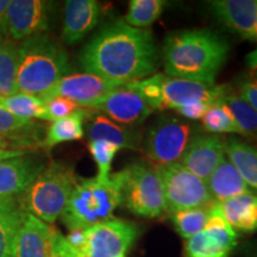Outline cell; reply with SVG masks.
Instances as JSON below:
<instances>
[{"label": "cell", "instance_id": "33", "mask_svg": "<svg viewBox=\"0 0 257 257\" xmlns=\"http://www.w3.org/2000/svg\"><path fill=\"white\" fill-rule=\"evenodd\" d=\"M34 125V120L17 117L0 106V135L2 136L8 137L11 135L29 133Z\"/></svg>", "mask_w": 257, "mask_h": 257}, {"label": "cell", "instance_id": "44", "mask_svg": "<svg viewBox=\"0 0 257 257\" xmlns=\"http://www.w3.org/2000/svg\"><path fill=\"white\" fill-rule=\"evenodd\" d=\"M256 42H257V21H256Z\"/></svg>", "mask_w": 257, "mask_h": 257}, {"label": "cell", "instance_id": "39", "mask_svg": "<svg viewBox=\"0 0 257 257\" xmlns=\"http://www.w3.org/2000/svg\"><path fill=\"white\" fill-rule=\"evenodd\" d=\"M23 155H25V152H23V150L5 149V148H0V162L5 160L15 159V157H21Z\"/></svg>", "mask_w": 257, "mask_h": 257}, {"label": "cell", "instance_id": "1", "mask_svg": "<svg viewBox=\"0 0 257 257\" xmlns=\"http://www.w3.org/2000/svg\"><path fill=\"white\" fill-rule=\"evenodd\" d=\"M157 62L159 48L153 32L133 28L123 21L106 25L80 55L86 73L117 86L131 85L154 75Z\"/></svg>", "mask_w": 257, "mask_h": 257}, {"label": "cell", "instance_id": "30", "mask_svg": "<svg viewBox=\"0 0 257 257\" xmlns=\"http://www.w3.org/2000/svg\"><path fill=\"white\" fill-rule=\"evenodd\" d=\"M165 8L163 0H131L125 23L136 29H146L160 18Z\"/></svg>", "mask_w": 257, "mask_h": 257}, {"label": "cell", "instance_id": "11", "mask_svg": "<svg viewBox=\"0 0 257 257\" xmlns=\"http://www.w3.org/2000/svg\"><path fill=\"white\" fill-rule=\"evenodd\" d=\"M237 245V232L227 224L218 202L212 205L205 229L186 239L185 257H229Z\"/></svg>", "mask_w": 257, "mask_h": 257}, {"label": "cell", "instance_id": "6", "mask_svg": "<svg viewBox=\"0 0 257 257\" xmlns=\"http://www.w3.org/2000/svg\"><path fill=\"white\" fill-rule=\"evenodd\" d=\"M137 92L153 110H178L194 102L213 105L223 94L225 85L205 83L154 74L149 78L127 85Z\"/></svg>", "mask_w": 257, "mask_h": 257}, {"label": "cell", "instance_id": "13", "mask_svg": "<svg viewBox=\"0 0 257 257\" xmlns=\"http://www.w3.org/2000/svg\"><path fill=\"white\" fill-rule=\"evenodd\" d=\"M50 3L42 0H11L5 16V36L24 41L49 28Z\"/></svg>", "mask_w": 257, "mask_h": 257}, {"label": "cell", "instance_id": "5", "mask_svg": "<svg viewBox=\"0 0 257 257\" xmlns=\"http://www.w3.org/2000/svg\"><path fill=\"white\" fill-rule=\"evenodd\" d=\"M78 181L72 167L51 162L19 195L17 202L25 213L53 224L62 216Z\"/></svg>", "mask_w": 257, "mask_h": 257}, {"label": "cell", "instance_id": "23", "mask_svg": "<svg viewBox=\"0 0 257 257\" xmlns=\"http://www.w3.org/2000/svg\"><path fill=\"white\" fill-rule=\"evenodd\" d=\"M225 154L250 189L257 193V148L236 137L225 140Z\"/></svg>", "mask_w": 257, "mask_h": 257}, {"label": "cell", "instance_id": "8", "mask_svg": "<svg viewBox=\"0 0 257 257\" xmlns=\"http://www.w3.org/2000/svg\"><path fill=\"white\" fill-rule=\"evenodd\" d=\"M141 234L134 221L111 218L83 230L82 242L73 249L76 257L126 256Z\"/></svg>", "mask_w": 257, "mask_h": 257}, {"label": "cell", "instance_id": "18", "mask_svg": "<svg viewBox=\"0 0 257 257\" xmlns=\"http://www.w3.org/2000/svg\"><path fill=\"white\" fill-rule=\"evenodd\" d=\"M40 160L23 155L0 162V198H15L23 194L43 170Z\"/></svg>", "mask_w": 257, "mask_h": 257}, {"label": "cell", "instance_id": "32", "mask_svg": "<svg viewBox=\"0 0 257 257\" xmlns=\"http://www.w3.org/2000/svg\"><path fill=\"white\" fill-rule=\"evenodd\" d=\"M88 148L93 160L95 161L96 166H98L96 178L100 180L110 178L112 161H113L115 154L118 153L120 148L113 143L102 140L91 141Z\"/></svg>", "mask_w": 257, "mask_h": 257}, {"label": "cell", "instance_id": "29", "mask_svg": "<svg viewBox=\"0 0 257 257\" xmlns=\"http://www.w3.org/2000/svg\"><path fill=\"white\" fill-rule=\"evenodd\" d=\"M212 205L206 207L179 211L169 214L170 220H172V224L176 232L184 239H188L194 234L201 232L206 226L208 218H210Z\"/></svg>", "mask_w": 257, "mask_h": 257}, {"label": "cell", "instance_id": "40", "mask_svg": "<svg viewBox=\"0 0 257 257\" xmlns=\"http://www.w3.org/2000/svg\"><path fill=\"white\" fill-rule=\"evenodd\" d=\"M246 63L249 68L252 70V76L257 79V49H255L246 56Z\"/></svg>", "mask_w": 257, "mask_h": 257}, {"label": "cell", "instance_id": "25", "mask_svg": "<svg viewBox=\"0 0 257 257\" xmlns=\"http://www.w3.org/2000/svg\"><path fill=\"white\" fill-rule=\"evenodd\" d=\"M87 108H80L68 117L54 120L48 127L47 136L43 141V146L50 148L60 143L72 142V141L81 140L83 137V121L87 118Z\"/></svg>", "mask_w": 257, "mask_h": 257}, {"label": "cell", "instance_id": "7", "mask_svg": "<svg viewBox=\"0 0 257 257\" xmlns=\"http://www.w3.org/2000/svg\"><path fill=\"white\" fill-rule=\"evenodd\" d=\"M123 172L121 205L128 212L149 219L167 213L162 182L153 163L138 161L124 168Z\"/></svg>", "mask_w": 257, "mask_h": 257}, {"label": "cell", "instance_id": "36", "mask_svg": "<svg viewBox=\"0 0 257 257\" xmlns=\"http://www.w3.org/2000/svg\"><path fill=\"white\" fill-rule=\"evenodd\" d=\"M211 107V104L208 102H194V104H189L175 110L179 114L189 120H201L205 113H206L208 108Z\"/></svg>", "mask_w": 257, "mask_h": 257}, {"label": "cell", "instance_id": "31", "mask_svg": "<svg viewBox=\"0 0 257 257\" xmlns=\"http://www.w3.org/2000/svg\"><path fill=\"white\" fill-rule=\"evenodd\" d=\"M202 128L212 135L218 134H238L242 131L231 114L229 108L221 102H216L211 105L206 113L201 119Z\"/></svg>", "mask_w": 257, "mask_h": 257}, {"label": "cell", "instance_id": "37", "mask_svg": "<svg viewBox=\"0 0 257 257\" xmlns=\"http://www.w3.org/2000/svg\"><path fill=\"white\" fill-rule=\"evenodd\" d=\"M50 257H76L73 249L67 243L66 237L60 232L59 230H55L53 239V246H51Z\"/></svg>", "mask_w": 257, "mask_h": 257}, {"label": "cell", "instance_id": "17", "mask_svg": "<svg viewBox=\"0 0 257 257\" xmlns=\"http://www.w3.org/2000/svg\"><path fill=\"white\" fill-rule=\"evenodd\" d=\"M56 227L25 213L15 237L14 257H50Z\"/></svg>", "mask_w": 257, "mask_h": 257}, {"label": "cell", "instance_id": "12", "mask_svg": "<svg viewBox=\"0 0 257 257\" xmlns=\"http://www.w3.org/2000/svg\"><path fill=\"white\" fill-rule=\"evenodd\" d=\"M118 87H121V86L114 85L94 74H72V75H66L60 79L49 91L38 98L46 102L56 96H61V98L69 99L76 102L80 107L89 108L96 101L100 100L102 96Z\"/></svg>", "mask_w": 257, "mask_h": 257}, {"label": "cell", "instance_id": "21", "mask_svg": "<svg viewBox=\"0 0 257 257\" xmlns=\"http://www.w3.org/2000/svg\"><path fill=\"white\" fill-rule=\"evenodd\" d=\"M224 219L236 232L257 231V193H248L218 202Z\"/></svg>", "mask_w": 257, "mask_h": 257}, {"label": "cell", "instance_id": "19", "mask_svg": "<svg viewBox=\"0 0 257 257\" xmlns=\"http://www.w3.org/2000/svg\"><path fill=\"white\" fill-rule=\"evenodd\" d=\"M101 11L94 0H68L64 6L62 38L69 46L78 43L99 23Z\"/></svg>", "mask_w": 257, "mask_h": 257}, {"label": "cell", "instance_id": "24", "mask_svg": "<svg viewBox=\"0 0 257 257\" xmlns=\"http://www.w3.org/2000/svg\"><path fill=\"white\" fill-rule=\"evenodd\" d=\"M24 216L15 198L0 202V257H14L15 237Z\"/></svg>", "mask_w": 257, "mask_h": 257}, {"label": "cell", "instance_id": "2", "mask_svg": "<svg viewBox=\"0 0 257 257\" xmlns=\"http://www.w3.org/2000/svg\"><path fill=\"white\" fill-rule=\"evenodd\" d=\"M229 51L227 41L208 29L172 32L163 46L166 75L214 83Z\"/></svg>", "mask_w": 257, "mask_h": 257}, {"label": "cell", "instance_id": "20", "mask_svg": "<svg viewBox=\"0 0 257 257\" xmlns=\"http://www.w3.org/2000/svg\"><path fill=\"white\" fill-rule=\"evenodd\" d=\"M88 110L87 135L91 141L102 140L115 144L120 149H140L142 143V133L135 127H127L114 123L101 113H92Z\"/></svg>", "mask_w": 257, "mask_h": 257}, {"label": "cell", "instance_id": "26", "mask_svg": "<svg viewBox=\"0 0 257 257\" xmlns=\"http://www.w3.org/2000/svg\"><path fill=\"white\" fill-rule=\"evenodd\" d=\"M217 102H221L229 108L243 136L257 140V112L244 100L236 89L225 85L223 94Z\"/></svg>", "mask_w": 257, "mask_h": 257}, {"label": "cell", "instance_id": "35", "mask_svg": "<svg viewBox=\"0 0 257 257\" xmlns=\"http://www.w3.org/2000/svg\"><path fill=\"white\" fill-rule=\"evenodd\" d=\"M234 89L257 112V79L252 75L240 76Z\"/></svg>", "mask_w": 257, "mask_h": 257}, {"label": "cell", "instance_id": "43", "mask_svg": "<svg viewBox=\"0 0 257 257\" xmlns=\"http://www.w3.org/2000/svg\"><path fill=\"white\" fill-rule=\"evenodd\" d=\"M5 199H8V198H0V202H3V201H4Z\"/></svg>", "mask_w": 257, "mask_h": 257}, {"label": "cell", "instance_id": "28", "mask_svg": "<svg viewBox=\"0 0 257 257\" xmlns=\"http://www.w3.org/2000/svg\"><path fill=\"white\" fill-rule=\"evenodd\" d=\"M17 48L0 38V95L17 94Z\"/></svg>", "mask_w": 257, "mask_h": 257}, {"label": "cell", "instance_id": "9", "mask_svg": "<svg viewBox=\"0 0 257 257\" xmlns=\"http://www.w3.org/2000/svg\"><path fill=\"white\" fill-rule=\"evenodd\" d=\"M156 169L162 182L167 213L206 207L216 202L208 191L206 182L189 172L180 162L159 166Z\"/></svg>", "mask_w": 257, "mask_h": 257}, {"label": "cell", "instance_id": "27", "mask_svg": "<svg viewBox=\"0 0 257 257\" xmlns=\"http://www.w3.org/2000/svg\"><path fill=\"white\" fill-rule=\"evenodd\" d=\"M0 106L17 117L24 119H43L51 121L44 102L36 95L17 93L14 95H0Z\"/></svg>", "mask_w": 257, "mask_h": 257}, {"label": "cell", "instance_id": "15", "mask_svg": "<svg viewBox=\"0 0 257 257\" xmlns=\"http://www.w3.org/2000/svg\"><path fill=\"white\" fill-rule=\"evenodd\" d=\"M225 159V140L219 135L210 134L193 137L179 162L206 182Z\"/></svg>", "mask_w": 257, "mask_h": 257}, {"label": "cell", "instance_id": "16", "mask_svg": "<svg viewBox=\"0 0 257 257\" xmlns=\"http://www.w3.org/2000/svg\"><path fill=\"white\" fill-rule=\"evenodd\" d=\"M208 6L224 27L244 40L256 41L257 0H213Z\"/></svg>", "mask_w": 257, "mask_h": 257}, {"label": "cell", "instance_id": "45", "mask_svg": "<svg viewBox=\"0 0 257 257\" xmlns=\"http://www.w3.org/2000/svg\"><path fill=\"white\" fill-rule=\"evenodd\" d=\"M121 257H126V256H121Z\"/></svg>", "mask_w": 257, "mask_h": 257}, {"label": "cell", "instance_id": "4", "mask_svg": "<svg viewBox=\"0 0 257 257\" xmlns=\"http://www.w3.org/2000/svg\"><path fill=\"white\" fill-rule=\"evenodd\" d=\"M124 172L111 174L100 180H79L73 189L61 219L69 231L86 230L112 218L115 208L121 205Z\"/></svg>", "mask_w": 257, "mask_h": 257}, {"label": "cell", "instance_id": "3", "mask_svg": "<svg viewBox=\"0 0 257 257\" xmlns=\"http://www.w3.org/2000/svg\"><path fill=\"white\" fill-rule=\"evenodd\" d=\"M69 63L63 48L46 34L22 41L17 48L18 93L40 96L68 75Z\"/></svg>", "mask_w": 257, "mask_h": 257}, {"label": "cell", "instance_id": "41", "mask_svg": "<svg viewBox=\"0 0 257 257\" xmlns=\"http://www.w3.org/2000/svg\"><path fill=\"white\" fill-rule=\"evenodd\" d=\"M248 256L249 257H257V245H253L249 249Z\"/></svg>", "mask_w": 257, "mask_h": 257}, {"label": "cell", "instance_id": "38", "mask_svg": "<svg viewBox=\"0 0 257 257\" xmlns=\"http://www.w3.org/2000/svg\"><path fill=\"white\" fill-rule=\"evenodd\" d=\"M11 0H0V38H5V16Z\"/></svg>", "mask_w": 257, "mask_h": 257}, {"label": "cell", "instance_id": "10", "mask_svg": "<svg viewBox=\"0 0 257 257\" xmlns=\"http://www.w3.org/2000/svg\"><path fill=\"white\" fill-rule=\"evenodd\" d=\"M197 133L187 121L174 117H162L153 125L144 138V153L154 166L179 162Z\"/></svg>", "mask_w": 257, "mask_h": 257}, {"label": "cell", "instance_id": "42", "mask_svg": "<svg viewBox=\"0 0 257 257\" xmlns=\"http://www.w3.org/2000/svg\"><path fill=\"white\" fill-rule=\"evenodd\" d=\"M5 147H8V140H6V137L0 135V148H5Z\"/></svg>", "mask_w": 257, "mask_h": 257}, {"label": "cell", "instance_id": "14", "mask_svg": "<svg viewBox=\"0 0 257 257\" xmlns=\"http://www.w3.org/2000/svg\"><path fill=\"white\" fill-rule=\"evenodd\" d=\"M89 110L104 114L114 123L127 127H136L153 113L146 100L128 86H121L102 96Z\"/></svg>", "mask_w": 257, "mask_h": 257}, {"label": "cell", "instance_id": "22", "mask_svg": "<svg viewBox=\"0 0 257 257\" xmlns=\"http://www.w3.org/2000/svg\"><path fill=\"white\" fill-rule=\"evenodd\" d=\"M207 188L216 202L238 197L248 193H255L250 189L229 160L225 159L206 181Z\"/></svg>", "mask_w": 257, "mask_h": 257}, {"label": "cell", "instance_id": "34", "mask_svg": "<svg viewBox=\"0 0 257 257\" xmlns=\"http://www.w3.org/2000/svg\"><path fill=\"white\" fill-rule=\"evenodd\" d=\"M44 105H46V108L51 121L61 119V118L64 117H68V115L73 114L74 112L82 108L80 107L76 102L69 100V99L61 98V96H56V98L50 99V100L44 102Z\"/></svg>", "mask_w": 257, "mask_h": 257}]
</instances>
